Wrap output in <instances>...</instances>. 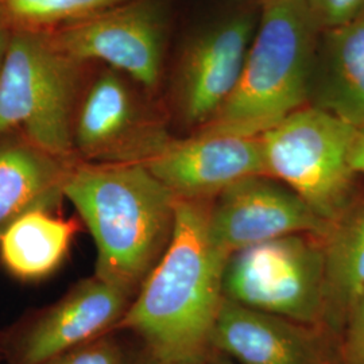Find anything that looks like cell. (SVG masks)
<instances>
[{
	"label": "cell",
	"instance_id": "obj_1",
	"mask_svg": "<svg viewBox=\"0 0 364 364\" xmlns=\"http://www.w3.org/2000/svg\"><path fill=\"white\" fill-rule=\"evenodd\" d=\"M210 201L178 200L169 245L115 329L144 340L149 358L205 364L216 350L230 255L209 232Z\"/></svg>",
	"mask_w": 364,
	"mask_h": 364
},
{
	"label": "cell",
	"instance_id": "obj_2",
	"mask_svg": "<svg viewBox=\"0 0 364 364\" xmlns=\"http://www.w3.org/2000/svg\"><path fill=\"white\" fill-rule=\"evenodd\" d=\"M64 197L96 246L95 277L132 294L169 245L176 196L144 164H70Z\"/></svg>",
	"mask_w": 364,
	"mask_h": 364
},
{
	"label": "cell",
	"instance_id": "obj_3",
	"mask_svg": "<svg viewBox=\"0 0 364 364\" xmlns=\"http://www.w3.org/2000/svg\"><path fill=\"white\" fill-rule=\"evenodd\" d=\"M320 31L305 0H259V22L234 92L195 132L255 138L308 105Z\"/></svg>",
	"mask_w": 364,
	"mask_h": 364
},
{
	"label": "cell",
	"instance_id": "obj_4",
	"mask_svg": "<svg viewBox=\"0 0 364 364\" xmlns=\"http://www.w3.org/2000/svg\"><path fill=\"white\" fill-rule=\"evenodd\" d=\"M80 65L46 33L13 31L0 69V141L18 131L42 151L69 161Z\"/></svg>",
	"mask_w": 364,
	"mask_h": 364
},
{
	"label": "cell",
	"instance_id": "obj_5",
	"mask_svg": "<svg viewBox=\"0 0 364 364\" xmlns=\"http://www.w3.org/2000/svg\"><path fill=\"white\" fill-rule=\"evenodd\" d=\"M356 129L305 105L260 135L266 176L289 186L329 224L355 197Z\"/></svg>",
	"mask_w": 364,
	"mask_h": 364
},
{
	"label": "cell",
	"instance_id": "obj_6",
	"mask_svg": "<svg viewBox=\"0 0 364 364\" xmlns=\"http://www.w3.org/2000/svg\"><path fill=\"white\" fill-rule=\"evenodd\" d=\"M223 290L224 299L242 306L326 329L321 237L287 235L236 252Z\"/></svg>",
	"mask_w": 364,
	"mask_h": 364
},
{
	"label": "cell",
	"instance_id": "obj_7",
	"mask_svg": "<svg viewBox=\"0 0 364 364\" xmlns=\"http://www.w3.org/2000/svg\"><path fill=\"white\" fill-rule=\"evenodd\" d=\"M168 28L161 0H127L46 34L78 64L103 63L151 92L162 77Z\"/></svg>",
	"mask_w": 364,
	"mask_h": 364
},
{
	"label": "cell",
	"instance_id": "obj_8",
	"mask_svg": "<svg viewBox=\"0 0 364 364\" xmlns=\"http://www.w3.org/2000/svg\"><path fill=\"white\" fill-rule=\"evenodd\" d=\"M259 22L258 7L225 14L186 41L173 73V100L182 122L204 127L232 95Z\"/></svg>",
	"mask_w": 364,
	"mask_h": 364
},
{
	"label": "cell",
	"instance_id": "obj_9",
	"mask_svg": "<svg viewBox=\"0 0 364 364\" xmlns=\"http://www.w3.org/2000/svg\"><path fill=\"white\" fill-rule=\"evenodd\" d=\"M108 68L93 81L78 108L75 151L95 164H146L171 141L127 81Z\"/></svg>",
	"mask_w": 364,
	"mask_h": 364
},
{
	"label": "cell",
	"instance_id": "obj_10",
	"mask_svg": "<svg viewBox=\"0 0 364 364\" xmlns=\"http://www.w3.org/2000/svg\"><path fill=\"white\" fill-rule=\"evenodd\" d=\"M209 232L227 255L287 235L323 237L329 223L296 192L269 176L235 182L209 205Z\"/></svg>",
	"mask_w": 364,
	"mask_h": 364
},
{
	"label": "cell",
	"instance_id": "obj_11",
	"mask_svg": "<svg viewBox=\"0 0 364 364\" xmlns=\"http://www.w3.org/2000/svg\"><path fill=\"white\" fill-rule=\"evenodd\" d=\"M176 198L212 201L251 176H266L260 136L193 132L173 139L144 164Z\"/></svg>",
	"mask_w": 364,
	"mask_h": 364
},
{
	"label": "cell",
	"instance_id": "obj_12",
	"mask_svg": "<svg viewBox=\"0 0 364 364\" xmlns=\"http://www.w3.org/2000/svg\"><path fill=\"white\" fill-rule=\"evenodd\" d=\"M215 347L240 364H344L340 338L326 328L254 311L227 299L219 313Z\"/></svg>",
	"mask_w": 364,
	"mask_h": 364
},
{
	"label": "cell",
	"instance_id": "obj_13",
	"mask_svg": "<svg viewBox=\"0 0 364 364\" xmlns=\"http://www.w3.org/2000/svg\"><path fill=\"white\" fill-rule=\"evenodd\" d=\"M131 296L95 275L82 281L27 328L15 344L13 363H46L105 336L129 309Z\"/></svg>",
	"mask_w": 364,
	"mask_h": 364
},
{
	"label": "cell",
	"instance_id": "obj_14",
	"mask_svg": "<svg viewBox=\"0 0 364 364\" xmlns=\"http://www.w3.org/2000/svg\"><path fill=\"white\" fill-rule=\"evenodd\" d=\"M308 105L364 126V15L321 30L313 55Z\"/></svg>",
	"mask_w": 364,
	"mask_h": 364
},
{
	"label": "cell",
	"instance_id": "obj_15",
	"mask_svg": "<svg viewBox=\"0 0 364 364\" xmlns=\"http://www.w3.org/2000/svg\"><path fill=\"white\" fill-rule=\"evenodd\" d=\"M70 164L25 139L0 141V236L28 212L60 203Z\"/></svg>",
	"mask_w": 364,
	"mask_h": 364
},
{
	"label": "cell",
	"instance_id": "obj_16",
	"mask_svg": "<svg viewBox=\"0 0 364 364\" xmlns=\"http://www.w3.org/2000/svg\"><path fill=\"white\" fill-rule=\"evenodd\" d=\"M326 266V326L340 338L364 294V197H355L321 237Z\"/></svg>",
	"mask_w": 364,
	"mask_h": 364
},
{
	"label": "cell",
	"instance_id": "obj_17",
	"mask_svg": "<svg viewBox=\"0 0 364 364\" xmlns=\"http://www.w3.org/2000/svg\"><path fill=\"white\" fill-rule=\"evenodd\" d=\"M76 231V221L57 218L48 209L31 210L0 236V258L19 279L45 278L63 263Z\"/></svg>",
	"mask_w": 364,
	"mask_h": 364
},
{
	"label": "cell",
	"instance_id": "obj_18",
	"mask_svg": "<svg viewBox=\"0 0 364 364\" xmlns=\"http://www.w3.org/2000/svg\"><path fill=\"white\" fill-rule=\"evenodd\" d=\"M127 0H0V19L13 31L49 33Z\"/></svg>",
	"mask_w": 364,
	"mask_h": 364
},
{
	"label": "cell",
	"instance_id": "obj_19",
	"mask_svg": "<svg viewBox=\"0 0 364 364\" xmlns=\"http://www.w3.org/2000/svg\"><path fill=\"white\" fill-rule=\"evenodd\" d=\"M43 364H127L124 353L114 338L107 335L65 352Z\"/></svg>",
	"mask_w": 364,
	"mask_h": 364
},
{
	"label": "cell",
	"instance_id": "obj_20",
	"mask_svg": "<svg viewBox=\"0 0 364 364\" xmlns=\"http://www.w3.org/2000/svg\"><path fill=\"white\" fill-rule=\"evenodd\" d=\"M320 30L347 25L364 15V0H305Z\"/></svg>",
	"mask_w": 364,
	"mask_h": 364
},
{
	"label": "cell",
	"instance_id": "obj_21",
	"mask_svg": "<svg viewBox=\"0 0 364 364\" xmlns=\"http://www.w3.org/2000/svg\"><path fill=\"white\" fill-rule=\"evenodd\" d=\"M344 364H364V294L353 305L340 333Z\"/></svg>",
	"mask_w": 364,
	"mask_h": 364
},
{
	"label": "cell",
	"instance_id": "obj_22",
	"mask_svg": "<svg viewBox=\"0 0 364 364\" xmlns=\"http://www.w3.org/2000/svg\"><path fill=\"white\" fill-rule=\"evenodd\" d=\"M351 164L358 174H364V126L356 129L355 141L352 146Z\"/></svg>",
	"mask_w": 364,
	"mask_h": 364
},
{
	"label": "cell",
	"instance_id": "obj_23",
	"mask_svg": "<svg viewBox=\"0 0 364 364\" xmlns=\"http://www.w3.org/2000/svg\"><path fill=\"white\" fill-rule=\"evenodd\" d=\"M11 36H13V30L0 19V69L3 65V60L7 52Z\"/></svg>",
	"mask_w": 364,
	"mask_h": 364
},
{
	"label": "cell",
	"instance_id": "obj_24",
	"mask_svg": "<svg viewBox=\"0 0 364 364\" xmlns=\"http://www.w3.org/2000/svg\"><path fill=\"white\" fill-rule=\"evenodd\" d=\"M150 364H192V363H164V362H158V360H154V359H151V358H150Z\"/></svg>",
	"mask_w": 364,
	"mask_h": 364
}]
</instances>
